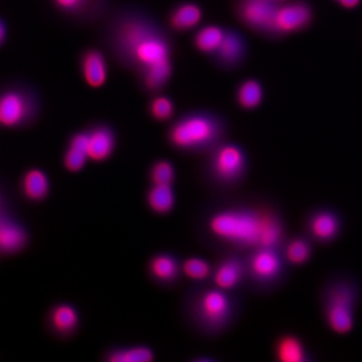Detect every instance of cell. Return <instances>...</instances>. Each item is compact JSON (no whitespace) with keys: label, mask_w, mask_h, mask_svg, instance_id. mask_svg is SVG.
<instances>
[{"label":"cell","mask_w":362,"mask_h":362,"mask_svg":"<svg viewBox=\"0 0 362 362\" xmlns=\"http://www.w3.org/2000/svg\"><path fill=\"white\" fill-rule=\"evenodd\" d=\"M100 40L114 62L135 76L146 94L163 92L175 73V45L166 25L144 6H114L100 25Z\"/></svg>","instance_id":"1"},{"label":"cell","mask_w":362,"mask_h":362,"mask_svg":"<svg viewBox=\"0 0 362 362\" xmlns=\"http://www.w3.org/2000/svg\"><path fill=\"white\" fill-rule=\"evenodd\" d=\"M206 230L211 239L233 252L280 247L289 235L284 211L268 197L230 202L207 216Z\"/></svg>","instance_id":"2"},{"label":"cell","mask_w":362,"mask_h":362,"mask_svg":"<svg viewBox=\"0 0 362 362\" xmlns=\"http://www.w3.org/2000/svg\"><path fill=\"white\" fill-rule=\"evenodd\" d=\"M228 120L211 108H194L171 121L165 138L168 146L185 154H207L228 137Z\"/></svg>","instance_id":"3"},{"label":"cell","mask_w":362,"mask_h":362,"mask_svg":"<svg viewBox=\"0 0 362 362\" xmlns=\"http://www.w3.org/2000/svg\"><path fill=\"white\" fill-rule=\"evenodd\" d=\"M362 298V282L347 270L331 272L319 289L318 301L326 327L344 337L356 328V312Z\"/></svg>","instance_id":"4"},{"label":"cell","mask_w":362,"mask_h":362,"mask_svg":"<svg viewBox=\"0 0 362 362\" xmlns=\"http://www.w3.org/2000/svg\"><path fill=\"white\" fill-rule=\"evenodd\" d=\"M242 299L237 292L213 286L199 290L188 299L187 316L204 334L216 337L230 329L242 313Z\"/></svg>","instance_id":"5"},{"label":"cell","mask_w":362,"mask_h":362,"mask_svg":"<svg viewBox=\"0 0 362 362\" xmlns=\"http://www.w3.org/2000/svg\"><path fill=\"white\" fill-rule=\"evenodd\" d=\"M246 287L256 294H271L288 282L292 269L279 247H263L246 252Z\"/></svg>","instance_id":"6"},{"label":"cell","mask_w":362,"mask_h":362,"mask_svg":"<svg viewBox=\"0 0 362 362\" xmlns=\"http://www.w3.org/2000/svg\"><path fill=\"white\" fill-rule=\"evenodd\" d=\"M206 156V175L216 187L233 189L247 180L250 159L242 145L226 140Z\"/></svg>","instance_id":"7"},{"label":"cell","mask_w":362,"mask_h":362,"mask_svg":"<svg viewBox=\"0 0 362 362\" xmlns=\"http://www.w3.org/2000/svg\"><path fill=\"white\" fill-rule=\"evenodd\" d=\"M42 113L39 90L32 86L16 85L0 92V125L23 128L32 125Z\"/></svg>","instance_id":"8"},{"label":"cell","mask_w":362,"mask_h":362,"mask_svg":"<svg viewBox=\"0 0 362 362\" xmlns=\"http://www.w3.org/2000/svg\"><path fill=\"white\" fill-rule=\"evenodd\" d=\"M345 228L342 211L332 204H320L306 211L302 220V232L316 246L328 247L341 238Z\"/></svg>","instance_id":"9"},{"label":"cell","mask_w":362,"mask_h":362,"mask_svg":"<svg viewBox=\"0 0 362 362\" xmlns=\"http://www.w3.org/2000/svg\"><path fill=\"white\" fill-rule=\"evenodd\" d=\"M54 11L73 25H101L113 9V0H51Z\"/></svg>","instance_id":"10"},{"label":"cell","mask_w":362,"mask_h":362,"mask_svg":"<svg viewBox=\"0 0 362 362\" xmlns=\"http://www.w3.org/2000/svg\"><path fill=\"white\" fill-rule=\"evenodd\" d=\"M277 7L274 0H235L233 11L238 20L252 32L273 35Z\"/></svg>","instance_id":"11"},{"label":"cell","mask_w":362,"mask_h":362,"mask_svg":"<svg viewBox=\"0 0 362 362\" xmlns=\"http://www.w3.org/2000/svg\"><path fill=\"white\" fill-rule=\"evenodd\" d=\"M211 282L214 287L228 292H237L246 287V254L230 251L214 267Z\"/></svg>","instance_id":"12"},{"label":"cell","mask_w":362,"mask_h":362,"mask_svg":"<svg viewBox=\"0 0 362 362\" xmlns=\"http://www.w3.org/2000/svg\"><path fill=\"white\" fill-rule=\"evenodd\" d=\"M247 54L249 45L244 35L233 28H226L225 37L221 40L220 47L209 59L211 64L218 70L232 71L244 65Z\"/></svg>","instance_id":"13"},{"label":"cell","mask_w":362,"mask_h":362,"mask_svg":"<svg viewBox=\"0 0 362 362\" xmlns=\"http://www.w3.org/2000/svg\"><path fill=\"white\" fill-rule=\"evenodd\" d=\"M312 18L311 6L302 0L278 6L274 18L273 35L301 32L310 25Z\"/></svg>","instance_id":"14"},{"label":"cell","mask_w":362,"mask_h":362,"mask_svg":"<svg viewBox=\"0 0 362 362\" xmlns=\"http://www.w3.org/2000/svg\"><path fill=\"white\" fill-rule=\"evenodd\" d=\"M272 354L279 362H316L318 357L301 335L292 331L280 333L272 344Z\"/></svg>","instance_id":"15"},{"label":"cell","mask_w":362,"mask_h":362,"mask_svg":"<svg viewBox=\"0 0 362 362\" xmlns=\"http://www.w3.org/2000/svg\"><path fill=\"white\" fill-rule=\"evenodd\" d=\"M107 52L99 47H86L78 56L81 77L90 89H101L108 81Z\"/></svg>","instance_id":"16"},{"label":"cell","mask_w":362,"mask_h":362,"mask_svg":"<svg viewBox=\"0 0 362 362\" xmlns=\"http://www.w3.org/2000/svg\"><path fill=\"white\" fill-rule=\"evenodd\" d=\"M86 129L89 137L90 161L100 163L110 159L118 144V134L114 126L106 121H97Z\"/></svg>","instance_id":"17"},{"label":"cell","mask_w":362,"mask_h":362,"mask_svg":"<svg viewBox=\"0 0 362 362\" xmlns=\"http://www.w3.org/2000/svg\"><path fill=\"white\" fill-rule=\"evenodd\" d=\"M279 247L286 263L293 270L310 263L315 252L316 245L308 235L300 232L289 233Z\"/></svg>","instance_id":"18"},{"label":"cell","mask_w":362,"mask_h":362,"mask_svg":"<svg viewBox=\"0 0 362 362\" xmlns=\"http://www.w3.org/2000/svg\"><path fill=\"white\" fill-rule=\"evenodd\" d=\"M204 18V9L194 1H181L171 7L166 26L171 33H187L199 28Z\"/></svg>","instance_id":"19"},{"label":"cell","mask_w":362,"mask_h":362,"mask_svg":"<svg viewBox=\"0 0 362 362\" xmlns=\"http://www.w3.org/2000/svg\"><path fill=\"white\" fill-rule=\"evenodd\" d=\"M47 322L49 329L57 337H71L80 328V312L73 304L63 302L52 307L47 317Z\"/></svg>","instance_id":"20"},{"label":"cell","mask_w":362,"mask_h":362,"mask_svg":"<svg viewBox=\"0 0 362 362\" xmlns=\"http://www.w3.org/2000/svg\"><path fill=\"white\" fill-rule=\"evenodd\" d=\"M147 270L154 282L163 286L175 284L182 275L181 261L170 252H159L151 257Z\"/></svg>","instance_id":"21"},{"label":"cell","mask_w":362,"mask_h":362,"mask_svg":"<svg viewBox=\"0 0 362 362\" xmlns=\"http://www.w3.org/2000/svg\"><path fill=\"white\" fill-rule=\"evenodd\" d=\"M90 161L89 137L87 129L74 132L66 142L63 157L64 168L71 173L82 171Z\"/></svg>","instance_id":"22"},{"label":"cell","mask_w":362,"mask_h":362,"mask_svg":"<svg viewBox=\"0 0 362 362\" xmlns=\"http://www.w3.org/2000/svg\"><path fill=\"white\" fill-rule=\"evenodd\" d=\"M226 28L218 25H206L195 30L192 45L199 54L211 57L220 47L226 35Z\"/></svg>","instance_id":"23"},{"label":"cell","mask_w":362,"mask_h":362,"mask_svg":"<svg viewBox=\"0 0 362 362\" xmlns=\"http://www.w3.org/2000/svg\"><path fill=\"white\" fill-rule=\"evenodd\" d=\"M23 194L28 201L42 202L47 199L51 189L49 178L44 170L32 168L26 171L21 181Z\"/></svg>","instance_id":"24"},{"label":"cell","mask_w":362,"mask_h":362,"mask_svg":"<svg viewBox=\"0 0 362 362\" xmlns=\"http://www.w3.org/2000/svg\"><path fill=\"white\" fill-rule=\"evenodd\" d=\"M146 204L154 214L159 216L171 213L176 204L173 185H151L146 194Z\"/></svg>","instance_id":"25"},{"label":"cell","mask_w":362,"mask_h":362,"mask_svg":"<svg viewBox=\"0 0 362 362\" xmlns=\"http://www.w3.org/2000/svg\"><path fill=\"white\" fill-rule=\"evenodd\" d=\"M154 358L153 349L147 345L112 347L104 354L106 362H150Z\"/></svg>","instance_id":"26"},{"label":"cell","mask_w":362,"mask_h":362,"mask_svg":"<svg viewBox=\"0 0 362 362\" xmlns=\"http://www.w3.org/2000/svg\"><path fill=\"white\" fill-rule=\"evenodd\" d=\"M235 103L243 110H255L263 102V86L255 78L242 81L235 90Z\"/></svg>","instance_id":"27"},{"label":"cell","mask_w":362,"mask_h":362,"mask_svg":"<svg viewBox=\"0 0 362 362\" xmlns=\"http://www.w3.org/2000/svg\"><path fill=\"white\" fill-rule=\"evenodd\" d=\"M28 242L25 228L11 221L0 218V252H14L23 249Z\"/></svg>","instance_id":"28"},{"label":"cell","mask_w":362,"mask_h":362,"mask_svg":"<svg viewBox=\"0 0 362 362\" xmlns=\"http://www.w3.org/2000/svg\"><path fill=\"white\" fill-rule=\"evenodd\" d=\"M147 114L156 122H170L175 119L176 105L173 98L163 94V92L150 95L146 107Z\"/></svg>","instance_id":"29"},{"label":"cell","mask_w":362,"mask_h":362,"mask_svg":"<svg viewBox=\"0 0 362 362\" xmlns=\"http://www.w3.org/2000/svg\"><path fill=\"white\" fill-rule=\"evenodd\" d=\"M182 275L197 282L211 280L214 267L206 259L199 257H189L181 261Z\"/></svg>","instance_id":"30"},{"label":"cell","mask_w":362,"mask_h":362,"mask_svg":"<svg viewBox=\"0 0 362 362\" xmlns=\"http://www.w3.org/2000/svg\"><path fill=\"white\" fill-rule=\"evenodd\" d=\"M148 175L151 185H173L176 177L175 164L168 159H157L152 162Z\"/></svg>","instance_id":"31"},{"label":"cell","mask_w":362,"mask_h":362,"mask_svg":"<svg viewBox=\"0 0 362 362\" xmlns=\"http://www.w3.org/2000/svg\"><path fill=\"white\" fill-rule=\"evenodd\" d=\"M337 1L345 8H354L361 4V0H337Z\"/></svg>","instance_id":"32"},{"label":"cell","mask_w":362,"mask_h":362,"mask_svg":"<svg viewBox=\"0 0 362 362\" xmlns=\"http://www.w3.org/2000/svg\"><path fill=\"white\" fill-rule=\"evenodd\" d=\"M6 26L4 21L0 20V47L6 42Z\"/></svg>","instance_id":"33"},{"label":"cell","mask_w":362,"mask_h":362,"mask_svg":"<svg viewBox=\"0 0 362 362\" xmlns=\"http://www.w3.org/2000/svg\"><path fill=\"white\" fill-rule=\"evenodd\" d=\"M274 1L278 2V1H281V0H274Z\"/></svg>","instance_id":"34"}]
</instances>
